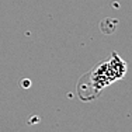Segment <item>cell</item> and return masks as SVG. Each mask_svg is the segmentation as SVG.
Instances as JSON below:
<instances>
[{
    "instance_id": "6da1fadb",
    "label": "cell",
    "mask_w": 132,
    "mask_h": 132,
    "mask_svg": "<svg viewBox=\"0 0 132 132\" xmlns=\"http://www.w3.org/2000/svg\"><path fill=\"white\" fill-rule=\"evenodd\" d=\"M125 73H127V63L124 59L119 58L117 52H114L110 58L100 62L90 72L81 76L77 83V94L80 100L90 101L96 98V96L101 93L103 89L122 79Z\"/></svg>"
}]
</instances>
